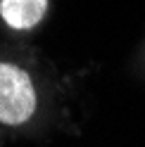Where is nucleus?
Listing matches in <instances>:
<instances>
[{
  "label": "nucleus",
  "mask_w": 145,
  "mask_h": 147,
  "mask_svg": "<svg viewBox=\"0 0 145 147\" xmlns=\"http://www.w3.org/2000/svg\"><path fill=\"white\" fill-rule=\"evenodd\" d=\"M36 109V90L24 69L0 62V121L19 126Z\"/></svg>",
  "instance_id": "f257e3e1"
},
{
  "label": "nucleus",
  "mask_w": 145,
  "mask_h": 147,
  "mask_svg": "<svg viewBox=\"0 0 145 147\" xmlns=\"http://www.w3.org/2000/svg\"><path fill=\"white\" fill-rule=\"evenodd\" d=\"M48 10V0H0V17L12 29H31Z\"/></svg>",
  "instance_id": "f03ea898"
}]
</instances>
